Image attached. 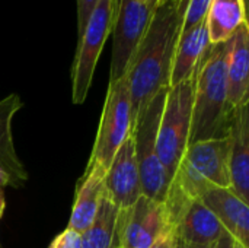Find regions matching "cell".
<instances>
[{
	"instance_id": "24",
	"label": "cell",
	"mask_w": 249,
	"mask_h": 248,
	"mask_svg": "<svg viewBox=\"0 0 249 248\" xmlns=\"http://www.w3.org/2000/svg\"><path fill=\"white\" fill-rule=\"evenodd\" d=\"M175 248H207V247H200V246H194V244H188L184 241H179L175 238Z\"/></svg>"
},
{
	"instance_id": "6",
	"label": "cell",
	"mask_w": 249,
	"mask_h": 248,
	"mask_svg": "<svg viewBox=\"0 0 249 248\" xmlns=\"http://www.w3.org/2000/svg\"><path fill=\"white\" fill-rule=\"evenodd\" d=\"M131 101L125 75L117 82L108 85V92L89 161L99 164L107 171L117 151L131 134Z\"/></svg>"
},
{
	"instance_id": "17",
	"label": "cell",
	"mask_w": 249,
	"mask_h": 248,
	"mask_svg": "<svg viewBox=\"0 0 249 248\" xmlns=\"http://www.w3.org/2000/svg\"><path fill=\"white\" fill-rule=\"evenodd\" d=\"M247 22V0H212L206 15L210 44L228 41Z\"/></svg>"
},
{
	"instance_id": "15",
	"label": "cell",
	"mask_w": 249,
	"mask_h": 248,
	"mask_svg": "<svg viewBox=\"0 0 249 248\" xmlns=\"http://www.w3.org/2000/svg\"><path fill=\"white\" fill-rule=\"evenodd\" d=\"M209 45L210 39L206 20L179 32L171 64L169 88L179 85L194 75Z\"/></svg>"
},
{
	"instance_id": "2",
	"label": "cell",
	"mask_w": 249,
	"mask_h": 248,
	"mask_svg": "<svg viewBox=\"0 0 249 248\" xmlns=\"http://www.w3.org/2000/svg\"><path fill=\"white\" fill-rule=\"evenodd\" d=\"M231 41L232 38L220 44H210L197 66L190 143L220 139L229 134L235 111L228 105Z\"/></svg>"
},
{
	"instance_id": "13",
	"label": "cell",
	"mask_w": 249,
	"mask_h": 248,
	"mask_svg": "<svg viewBox=\"0 0 249 248\" xmlns=\"http://www.w3.org/2000/svg\"><path fill=\"white\" fill-rule=\"evenodd\" d=\"M19 95L12 94L0 101V187H19L26 183L28 172L20 162L12 137V120L22 108Z\"/></svg>"
},
{
	"instance_id": "9",
	"label": "cell",
	"mask_w": 249,
	"mask_h": 248,
	"mask_svg": "<svg viewBox=\"0 0 249 248\" xmlns=\"http://www.w3.org/2000/svg\"><path fill=\"white\" fill-rule=\"evenodd\" d=\"M229 148V134L220 139L190 143L178 168L213 186L231 189Z\"/></svg>"
},
{
	"instance_id": "11",
	"label": "cell",
	"mask_w": 249,
	"mask_h": 248,
	"mask_svg": "<svg viewBox=\"0 0 249 248\" xmlns=\"http://www.w3.org/2000/svg\"><path fill=\"white\" fill-rule=\"evenodd\" d=\"M201 202L217 218L225 231L242 247L249 248V206L232 189L207 184Z\"/></svg>"
},
{
	"instance_id": "19",
	"label": "cell",
	"mask_w": 249,
	"mask_h": 248,
	"mask_svg": "<svg viewBox=\"0 0 249 248\" xmlns=\"http://www.w3.org/2000/svg\"><path fill=\"white\" fill-rule=\"evenodd\" d=\"M210 3H212V0H188V4L185 7L184 18H182L181 31H185L203 20H206V15L210 7Z\"/></svg>"
},
{
	"instance_id": "10",
	"label": "cell",
	"mask_w": 249,
	"mask_h": 248,
	"mask_svg": "<svg viewBox=\"0 0 249 248\" xmlns=\"http://www.w3.org/2000/svg\"><path fill=\"white\" fill-rule=\"evenodd\" d=\"M104 184L107 193L118 206V209H127L133 206L139 197L143 196L133 134H130L117 151L111 165L105 172Z\"/></svg>"
},
{
	"instance_id": "3",
	"label": "cell",
	"mask_w": 249,
	"mask_h": 248,
	"mask_svg": "<svg viewBox=\"0 0 249 248\" xmlns=\"http://www.w3.org/2000/svg\"><path fill=\"white\" fill-rule=\"evenodd\" d=\"M196 73L168 89L156 137V152L171 183L190 145Z\"/></svg>"
},
{
	"instance_id": "4",
	"label": "cell",
	"mask_w": 249,
	"mask_h": 248,
	"mask_svg": "<svg viewBox=\"0 0 249 248\" xmlns=\"http://www.w3.org/2000/svg\"><path fill=\"white\" fill-rule=\"evenodd\" d=\"M169 88H162L140 113L131 132L134 139L136 161L140 174L143 196L163 203L169 189V180L156 152V137Z\"/></svg>"
},
{
	"instance_id": "22",
	"label": "cell",
	"mask_w": 249,
	"mask_h": 248,
	"mask_svg": "<svg viewBox=\"0 0 249 248\" xmlns=\"http://www.w3.org/2000/svg\"><path fill=\"white\" fill-rule=\"evenodd\" d=\"M150 248H175V232H174V228H169Z\"/></svg>"
},
{
	"instance_id": "12",
	"label": "cell",
	"mask_w": 249,
	"mask_h": 248,
	"mask_svg": "<svg viewBox=\"0 0 249 248\" xmlns=\"http://www.w3.org/2000/svg\"><path fill=\"white\" fill-rule=\"evenodd\" d=\"M231 189L245 202L249 200V102L233 111L229 129Z\"/></svg>"
},
{
	"instance_id": "27",
	"label": "cell",
	"mask_w": 249,
	"mask_h": 248,
	"mask_svg": "<svg viewBox=\"0 0 249 248\" xmlns=\"http://www.w3.org/2000/svg\"><path fill=\"white\" fill-rule=\"evenodd\" d=\"M232 248H245V247H242L241 244H238V243L235 241V243H233V247H232Z\"/></svg>"
},
{
	"instance_id": "26",
	"label": "cell",
	"mask_w": 249,
	"mask_h": 248,
	"mask_svg": "<svg viewBox=\"0 0 249 248\" xmlns=\"http://www.w3.org/2000/svg\"><path fill=\"white\" fill-rule=\"evenodd\" d=\"M4 208H6V200H4V194H3V189L0 187V218L4 212Z\"/></svg>"
},
{
	"instance_id": "1",
	"label": "cell",
	"mask_w": 249,
	"mask_h": 248,
	"mask_svg": "<svg viewBox=\"0 0 249 248\" xmlns=\"http://www.w3.org/2000/svg\"><path fill=\"white\" fill-rule=\"evenodd\" d=\"M188 0H165L150 19L147 31L131 60L127 82L131 101L133 129L144 107L162 89L169 88V73L174 50L181 31Z\"/></svg>"
},
{
	"instance_id": "20",
	"label": "cell",
	"mask_w": 249,
	"mask_h": 248,
	"mask_svg": "<svg viewBox=\"0 0 249 248\" xmlns=\"http://www.w3.org/2000/svg\"><path fill=\"white\" fill-rule=\"evenodd\" d=\"M48 248H82V237L79 232L66 228L51 241Z\"/></svg>"
},
{
	"instance_id": "14",
	"label": "cell",
	"mask_w": 249,
	"mask_h": 248,
	"mask_svg": "<svg viewBox=\"0 0 249 248\" xmlns=\"http://www.w3.org/2000/svg\"><path fill=\"white\" fill-rule=\"evenodd\" d=\"M105 172L107 171L99 164L89 161L83 177L77 183L76 197L67 228L82 234L90 227L105 193Z\"/></svg>"
},
{
	"instance_id": "21",
	"label": "cell",
	"mask_w": 249,
	"mask_h": 248,
	"mask_svg": "<svg viewBox=\"0 0 249 248\" xmlns=\"http://www.w3.org/2000/svg\"><path fill=\"white\" fill-rule=\"evenodd\" d=\"M77 1V37L83 32L88 19L98 0H76Z\"/></svg>"
},
{
	"instance_id": "23",
	"label": "cell",
	"mask_w": 249,
	"mask_h": 248,
	"mask_svg": "<svg viewBox=\"0 0 249 248\" xmlns=\"http://www.w3.org/2000/svg\"><path fill=\"white\" fill-rule=\"evenodd\" d=\"M233 243H235V240L228 232H225L213 248H232L233 247Z\"/></svg>"
},
{
	"instance_id": "18",
	"label": "cell",
	"mask_w": 249,
	"mask_h": 248,
	"mask_svg": "<svg viewBox=\"0 0 249 248\" xmlns=\"http://www.w3.org/2000/svg\"><path fill=\"white\" fill-rule=\"evenodd\" d=\"M118 212V206L111 200L105 190L90 227L80 234L82 248H117Z\"/></svg>"
},
{
	"instance_id": "7",
	"label": "cell",
	"mask_w": 249,
	"mask_h": 248,
	"mask_svg": "<svg viewBox=\"0 0 249 248\" xmlns=\"http://www.w3.org/2000/svg\"><path fill=\"white\" fill-rule=\"evenodd\" d=\"M153 12L146 0H117L112 23L109 83L127 75L131 60L147 31Z\"/></svg>"
},
{
	"instance_id": "28",
	"label": "cell",
	"mask_w": 249,
	"mask_h": 248,
	"mask_svg": "<svg viewBox=\"0 0 249 248\" xmlns=\"http://www.w3.org/2000/svg\"><path fill=\"white\" fill-rule=\"evenodd\" d=\"M172 1H174V3H178V1H179V0H172Z\"/></svg>"
},
{
	"instance_id": "8",
	"label": "cell",
	"mask_w": 249,
	"mask_h": 248,
	"mask_svg": "<svg viewBox=\"0 0 249 248\" xmlns=\"http://www.w3.org/2000/svg\"><path fill=\"white\" fill-rule=\"evenodd\" d=\"M169 228L163 203L140 196L139 200L120 209L117 219V248H150Z\"/></svg>"
},
{
	"instance_id": "25",
	"label": "cell",
	"mask_w": 249,
	"mask_h": 248,
	"mask_svg": "<svg viewBox=\"0 0 249 248\" xmlns=\"http://www.w3.org/2000/svg\"><path fill=\"white\" fill-rule=\"evenodd\" d=\"M163 1H165V0H146V3H147L150 12H155V9H156L160 3H163Z\"/></svg>"
},
{
	"instance_id": "5",
	"label": "cell",
	"mask_w": 249,
	"mask_h": 248,
	"mask_svg": "<svg viewBox=\"0 0 249 248\" xmlns=\"http://www.w3.org/2000/svg\"><path fill=\"white\" fill-rule=\"evenodd\" d=\"M117 0H98L83 32L77 37V48L71 67V101L83 104L95 75V69L111 34Z\"/></svg>"
},
{
	"instance_id": "16",
	"label": "cell",
	"mask_w": 249,
	"mask_h": 248,
	"mask_svg": "<svg viewBox=\"0 0 249 248\" xmlns=\"http://www.w3.org/2000/svg\"><path fill=\"white\" fill-rule=\"evenodd\" d=\"M249 102V28L242 23L232 35L228 58V105L236 110Z\"/></svg>"
}]
</instances>
